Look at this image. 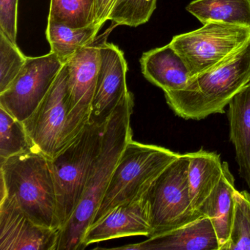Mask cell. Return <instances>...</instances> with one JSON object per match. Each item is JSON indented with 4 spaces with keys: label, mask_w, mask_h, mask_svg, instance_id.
I'll return each mask as SVG.
<instances>
[{
    "label": "cell",
    "mask_w": 250,
    "mask_h": 250,
    "mask_svg": "<svg viewBox=\"0 0 250 250\" xmlns=\"http://www.w3.org/2000/svg\"><path fill=\"white\" fill-rule=\"evenodd\" d=\"M106 123L86 124L74 140L49 159L61 229L81 201L89 175L102 148Z\"/></svg>",
    "instance_id": "obj_4"
},
{
    "label": "cell",
    "mask_w": 250,
    "mask_h": 250,
    "mask_svg": "<svg viewBox=\"0 0 250 250\" xmlns=\"http://www.w3.org/2000/svg\"><path fill=\"white\" fill-rule=\"evenodd\" d=\"M250 42V27L209 22L175 36L169 45L183 58L192 77L225 63L245 49Z\"/></svg>",
    "instance_id": "obj_6"
},
{
    "label": "cell",
    "mask_w": 250,
    "mask_h": 250,
    "mask_svg": "<svg viewBox=\"0 0 250 250\" xmlns=\"http://www.w3.org/2000/svg\"><path fill=\"white\" fill-rule=\"evenodd\" d=\"M19 0H0V30L17 44Z\"/></svg>",
    "instance_id": "obj_26"
},
{
    "label": "cell",
    "mask_w": 250,
    "mask_h": 250,
    "mask_svg": "<svg viewBox=\"0 0 250 250\" xmlns=\"http://www.w3.org/2000/svg\"><path fill=\"white\" fill-rule=\"evenodd\" d=\"M250 82L249 46L222 65L190 78L182 90L165 92L174 113L185 120L200 121L225 113V106Z\"/></svg>",
    "instance_id": "obj_3"
},
{
    "label": "cell",
    "mask_w": 250,
    "mask_h": 250,
    "mask_svg": "<svg viewBox=\"0 0 250 250\" xmlns=\"http://www.w3.org/2000/svg\"><path fill=\"white\" fill-rule=\"evenodd\" d=\"M229 138L235 151L239 175L250 188V82L229 102Z\"/></svg>",
    "instance_id": "obj_17"
},
{
    "label": "cell",
    "mask_w": 250,
    "mask_h": 250,
    "mask_svg": "<svg viewBox=\"0 0 250 250\" xmlns=\"http://www.w3.org/2000/svg\"><path fill=\"white\" fill-rule=\"evenodd\" d=\"M153 234L147 191L141 197L117 206L87 229L83 248L93 243L133 235Z\"/></svg>",
    "instance_id": "obj_13"
},
{
    "label": "cell",
    "mask_w": 250,
    "mask_h": 250,
    "mask_svg": "<svg viewBox=\"0 0 250 250\" xmlns=\"http://www.w3.org/2000/svg\"><path fill=\"white\" fill-rule=\"evenodd\" d=\"M188 186L194 211L204 216L208 205L220 181L223 162L216 152L201 150L188 153Z\"/></svg>",
    "instance_id": "obj_16"
},
{
    "label": "cell",
    "mask_w": 250,
    "mask_h": 250,
    "mask_svg": "<svg viewBox=\"0 0 250 250\" xmlns=\"http://www.w3.org/2000/svg\"><path fill=\"white\" fill-rule=\"evenodd\" d=\"M68 112V68L65 64L37 109L23 122L33 147L49 159L63 147Z\"/></svg>",
    "instance_id": "obj_8"
},
{
    "label": "cell",
    "mask_w": 250,
    "mask_h": 250,
    "mask_svg": "<svg viewBox=\"0 0 250 250\" xmlns=\"http://www.w3.org/2000/svg\"><path fill=\"white\" fill-rule=\"evenodd\" d=\"M179 155L165 147L131 139L118 160L91 225L117 206L146 194L157 177Z\"/></svg>",
    "instance_id": "obj_5"
},
{
    "label": "cell",
    "mask_w": 250,
    "mask_h": 250,
    "mask_svg": "<svg viewBox=\"0 0 250 250\" xmlns=\"http://www.w3.org/2000/svg\"><path fill=\"white\" fill-rule=\"evenodd\" d=\"M140 63L146 80L164 92L182 90L191 77L187 64L169 43L145 52Z\"/></svg>",
    "instance_id": "obj_15"
},
{
    "label": "cell",
    "mask_w": 250,
    "mask_h": 250,
    "mask_svg": "<svg viewBox=\"0 0 250 250\" xmlns=\"http://www.w3.org/2000/svg\"><path fill=\"white\" fill-rule=\"evenodd\" d=\"M97 0H51L48 21L78 29L96 24Z\"/></svg>",
    "instance_id": "obj_21"
},
{
    "label": "cell",
    "mask_w": 250,
    "mask_h": 250,
    "mask_svg": "<svg viewBox=\"0 0 250 250\" xmlns=\"http://www.w3.org/2000/svg\"><path fill=\"white\" fill-rule=\"evenodd\" d=\"M235 179L228 162H223L220 181L208 205L205 216L211 220L219 240L220 250L228 243L234 213Z\"/></svg>",
    "instance_id": "obj_18"
},
{
    "label": "cell",
    "mask_w": 250,
    "mask_h": 250,
    "mask_svg": "<svg viewBox=\"0 0 250 250\" xmlns=\"http://www.w3.org/2000/svg\"><path fill=\"white\" fill-rule=\"evenodd\" d=\"M189 156H179L157 177L147 191L153 234L162 233L200 217L191 205L188 180Z\"/></svg>",
    "instance_id": "obj_7"
},
{
    "label": "cell",
    "mask_w": 250,
    "mask_h": 250,
    "mask_svg": "<svg viewBox=\"0 0 250 250\" xmlns=\"http://www.w3.org/2000/svg\"><path fill=\"white\" fill-rule=\"evenodd\" d=\"M99 48L100 66L88 123L103 124L128 91L126 84L128 65L124 52L118 46L104 43Z\"/></svg>",
    "instance_id": "obj_12"
},
{
    "label": "cell",
    "mask_w": 250,
    "mask_h": 250,
    "mask_svg": "<svg viewBox=\"0 0 250 250\" xmlns=\"http://www.w3.org/2000/svg\"><path fill=\"white\" fill-rule=\"evenodd\" d=\"M63 65L52 52L27 58L12 84L0 93V106L24 122L44 99Z\"/></svg>",
    "instance_id": "obj_9"
},
{
    "label": "cell",
    "mask_w": 250,
    "mask_h": 250,
    "mask_svg": "<svg viewBox=\"0 0 250 250\" xmlns=\"http://www.w3.org/2000/svg\"><path fill=\"white\" fill-rule=\"evenodd\" d=\"M99 46H86L67 62L69 112L63 148L88 124L100 66Z\"/></svg>",
    "instance_id": "obj_10"
},
{
    "label": "cell",
    "mask_w": 250,
    "mask_h": 250,
    "mask_svg": "<svg viewBox=\"0 0 250 250\" xmlns=\"http://www.w3.org/2000/svg\"><path fill=\"white\" fill-rule=\"evenodd\" d=\"M102 26L93 24L83 28L74 29L53 21H48L46 39L51 52L55 54L63 65L83 48L93 44Z\"/></svg>",
    "instance_id": "obj_20"
},
{
    "label": "cell",
    "mask_w": 250,
    "mask_h": 250,
    "mask_svg": "<svg viewBox=\"0 0 250 250\" xmlns=\"http://www.w3.org/2000/svg\"><path fill=\"white\" fill-rule=\"evenodd\" d=\"M234 200L229 240L221 250H250V193L235 189Z\"/></svg>",
    "instance_id": "obj_23"
},
{
    "label": "cell",
    "mask_w": 250,
    "mask_h": 250,
    "mask_svg": "<svg viewBox=\"0 0 250 250\" xmlns=\"http://www.w3.org/2000/svg\"><path fill=\"white\" fill-rule=\"evenodd\" d=\"M157 0H116L108 20L116 25L136 27L149 21Z\"/></svg>",
    "instance_id": "obj_24"
},
{
    "label": "cell",
    "mask_w": 250,
    "mask_h": 250,
    "mask_svg": "<svg viewBox=\"0 0 250 250\" xmlns=\"http://www.w3.org/2000/svg\"><path fill=\"white\" fill-rule=\"evenodd\" d=\"M249 49H250V44H249Z\"/></svg>",
    "instance_id": "obj_28"
},
{
    "label": "cell",
    "mask_w": 250,
    "mask_h": 250,
    "mask_svg": "<svg viewBox=\"0 0 250 250\" xmlns=\"http://www.w3.org/2000/svg\"><path fill=\"white\" fill-rule=\"evenodd\" d=\"M27 57L0 30V93L10 87L27 61Z\"/></svg>",
    "instance_id": "obj_25"
},
{
    "label": "cell",
    "mask_w": 250,
    "mask_h": 250,
    "mask_svg": "<svg viewBox=\"0 0 250 250\" xmlns=\"http://www.w3.org/2000/svg\"><path fill=\"white\" fill-rule=\"evenodd\" d=\"M24 124L0 106V159H8L33 148Z\"/></svg>",
    "instance_id": "obj_22"
},
{
    "label": "cell",
    "mask_w": 250,
    "mask_h": 250,
    "mask_svg": "<svg viewBox=\"0 0 250 250\" xmlns=\"http://www.w3.org/2000/svg\"><path fill=\"white\" fill-rule=\"evenodd\" d=\"M60 229L39 225L15 199L0 202V250H58Z\"/></svg>",
    "instance_id": "obj_11"
},
{
    "label": "cell",
    "mask_w": 250,
    "mask_h": 250,
    "mask_svg": "<svg viewBox=\"0 0 250 250\" xmlns=\"http://www.w3.org/2000/svg\"><path fill=\"white\" fill-rule=\"evenodd\" d=\"M0 164L1 198L13 197L36 223L61 230L49 158L33 147Z\"/></svg>",
    "instance_id": "obj_2"
},
{
    "label": "cell",
    "mask_w": 250,
    "mask_h": 250,
    "mask_svg": "<svg viewBox=\"0 0 250 250\" xmlns=\"http://www.w3.org/2000/svg\"><path fill=\"white\" fill-rule=\"evenodd\" d=\"M116 0H97L96 24L103 25L108 21V16Z\"/></svg>",
    "instance_id": "obj_27"
},
{
    "label": "cell",
    "mask_w": 250,
    "mask_h": 250,
    "mask_svg": "<svg viewBox=\"0 0 250 250\" xmlns=\"http://www.w3.org/2000/svg\"><path fill=\"white\" fill-rule=\"evenodd\" d=\"M116 250H219V240L211 220L202 216L192 222L162 233L149 236L146 241Z\"/></svg>",
    "instance_id": "obj_14"
},
{
    "label": "cell",
    "mask_w": 250,
    "mask_h": 250,
    "mask_svg": "<svg viewBox=\"0 0 250 250\" xmlns=\"http://www.w3.org/2000/svg\"><path fill=\"white\" fill-rule=\"evenodd\" d=\"M134 105V96L128 90L106 121L100 153L80 204L60 231L58 250H84L83 241L87 229L97 213L118 160L132 139L131 116Z\"/></svg>",
    "instance_id": "obj_1"
},
{
    "label": "cell",
    "mask_w": 250,
    "mask_h": 250,
    "mask_svg": "<svg viewBox=\"0 0 250 250\" xmlns=\"http://www.w3.org/2000/svg\"><path fill=\"white\" fill-rule=\"evenodd\" d=\"M186 10L203 24L221 22L250 27V0H194Z\"/></svg>",
    "instance_id": "obj_19"
}]
</instances>
